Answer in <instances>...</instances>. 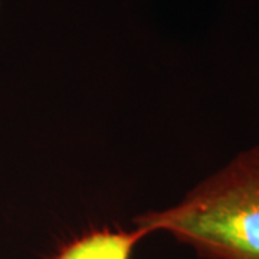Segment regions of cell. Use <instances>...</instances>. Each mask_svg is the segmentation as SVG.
Segmentation results:
<instances>
[{"instance_id": "obj_1", "label": "cell", "mask_w": 259, "mask_h": 259, "mask_svg": "<svg viewBox=\"0 0 259 259\" xmlns=\"http://www.w3.org/2000/svg\"><path fill=\"white\" fill-rule=\"evenodd\" d=\"M136 223L143 235H173L202 258L259 259V144L239 153L179 204Z\"/></svg>"}, {"instance_id": "obj_2", "label": "cell", "mask_w": 259, "mask_h": 259, "mask_svg": "<svg viewBox=\"0 0 259 259\" xmlns=\"http://www.w3.org/2000/svg\"><path fill=\"white\" fill-rule=\"evenodd\" d=\"M143 236L137 229L94 232L68 245L56 259H130L134 245Z\"/></svg>"}]
</instances>
